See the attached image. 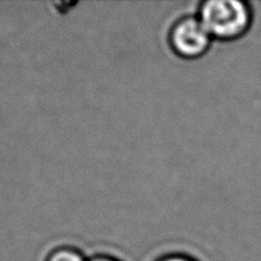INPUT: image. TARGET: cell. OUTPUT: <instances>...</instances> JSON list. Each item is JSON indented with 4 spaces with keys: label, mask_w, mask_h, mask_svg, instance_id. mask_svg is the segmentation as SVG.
<instances>
[{
    "label": "cell",
    "mask_w": 261,
    "mask_h": 261,
    "mask_svg": "<svg viewBox=\"0 0 261 261\" xmlns=\"http://www.w3.org/2000/svg\"><path fill=\"white\" fill-rule=\"evenodd\" d=\"M198 18L213 39H240L252 24V8L242 0H207L202 3Z\"/></svg>",
    "instance_id": "1"
},
{
    "label": "cell",
    "mask_w": 261,
    "mask_h": 261,
    "mask_svg": "<svg viewBox=\"0 0 261 261\" xmlns=\"http://www.w3.org/2000/svg\"><path fill=\"white\" fill-rule=\"evenodd\" d=\"M213 38L198 16L179 18L170 31V44L176 55L195 60L203 57L211 47Z\"/></svg>",
    "instance_id": "2"
},
{
    "label": "cell",
    "mask_w": 261,
    "mask_h": 261,
    "mask_svg": "<svg viewBox=\"0 0 261 261\" xmlns=\"http://www.w3.org/2000/svg\"><path fill=\"white\" fill-rule=\"evenodd\" d=\"M44 261H88L81 250L73 246H60L50 251Z\"/></svg>",
    "instance_id": "3"
},
{
    "label": "cell",
    "mask_w": 261,
    "mask_h": 261,
    "mask_svg": "<svg viewBox=\"0 0 261 261\" xmlns=\"http://www.w3.org/2000/svg\"><path fill=\"white\" fill-rule=\"evenodd\" d=\"M156 261H197L195 258L190 257V255L184 254V253H171L163 255V257L158 258Z\"/></svg>",
    "instance_id": "4"
},
{
    "label": "cell",
    "mask_w": 261,
    "mask_h": 261,
    "mask_svg": "<svg viewBox=\"0 0 261 261\" xmlns=\"http://www.w3.org/2000/svg\"><path fill=\"white\" fill-rule=\"evenodd\" d=\"M88 261H122L119 260L118 258L113 257V255H108V254H99L95 255L91 259H88Z\"/></svg>",
    "instance_id": "5"
}]
</instances>
